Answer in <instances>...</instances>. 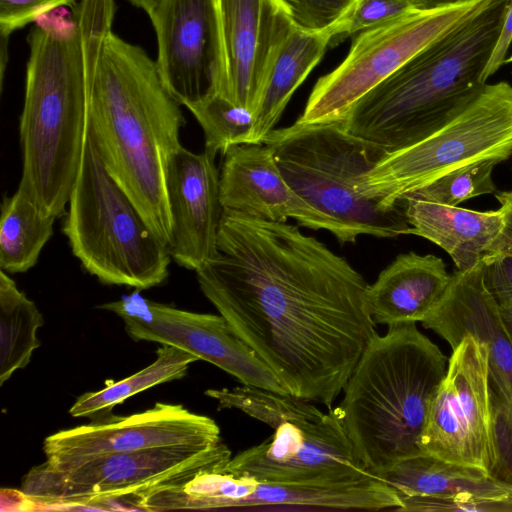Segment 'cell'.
<instances>
[{"mask_svg":"<svg viewBox=\"0 0 512 512\" xmlns=\"http://www.w3.org/2000/svg\"><path fill=\"white\" fill-rule=\"evenodd\" d=\"M198 284L284 390L328 410L377 333L368 283L297 226L223 210Z\"/></svg>","mask_w":512,"mask_h":512,"instance_id":"obj_1","label":"cell"},{"mask_svg":"<svg viewBox=\"0 0 512 512\" xmlns=\"http://www.w3.org/2000/svg\"><path fill=\"white\" fill-rule=\"evenodd\" d=\"M57 10L38 18L27 36L18 185L55 218L64 214L81 165L91 81L117 6L80 0L69 16Z\"/></svg>","mask_w":512,"mask_h":512,"instance_id":"obj_2","label":"cell"},{"mask_svg":"<svg viewBox=\"0 0 512 512\" xmlns=\"http://www.w3.org/2000/svg\"><path fill=\"white\" fill-rule=\"evenodd\" d=\"M184 125L180 104L166 89L156 61L110 32L91 81L88 133L109 174L168 247L166 169L182 146Z\"/></svg>","mask_w":512,"mask_h":512,"instance_id":"obj_3","label":"cell"},{"mask_svg":"<svg viewBox=\"0 0 512 512\" xmlns=\"http://www.w3.org/2000/svg\"><path fill=\"white\" fill-rule=\"evenodd\" d=\"M508 0H492L364 95L343 119L348 132L387 153L439 128L487 84L482 75Z\"/></svg>","mask_w":512,"mask_h":512,"instance_id":"obj_4","label":"cell"},{"mask_svg":"<svg viewBox=\"0 0 512 512\" xmlns=\"http://www.w3.org/2000/svg\"><path fill=\"white\" fill-rule=\"evenodd\" d=\"M447 361L416 323L389 325L371 338L337 407L367 471L378 475L422 453L419 442Z\"/></svg>","mask_w":512,"mask_h":512,"instance_id":"obj_5","label":"cell"},{"mask_svg":"<svg viewBox=\"0 0 512 512\" xmlns=\"http://www.w3.org/2000/svg\"><path fill=\"white\" fill-rule=\"evenodd\" d=\"M291 188L334 225L341 243L360 235L395 238L410 228L402 203L384 209L360 188L364 177L387 154L348 132L343 120L294 124L274 129L263 141Z\"/></svg>","mask_w":512,"mask_h":512,"instance_id":"obj_6","label":"cell"},{"mask_svg":"<svg viewBox=\"0 0 512 512\" xmlns=\"http://www.w3.org/2000/svg\"><path fill=\"white\" fill-rule=\"evenodd\" d=\"M62 231L83 268L106 285L137 290L169 275V248L104 166L87 131Z\"/></svg>","mask_w":512,"mask_h":512,"instance_id":"obj_7","label":"cell"},{"mask_svg":"<svg viewBox=\"0 0 512 512\" xmlns=\"http://www.w3.org/2000/svg\"><path fill=\"white\" fill-rule=\"evenodd\" d=\"M512 156V86L486 84L460 111L420 141L387 153L360 188L384 209L442 175L477 161Z\"/></svg>","mask_w":512,"mask_h":512,"instance_id":"obj_8","label":"cell"},{"mask_svg":"<svg viewBox=\"0 0 512 512\" xmlns=\"http://www.w3.org/2000/svg\"><path fill=\"white\" fill-rule=\"evenodd\" d=\"M231 451L212 447H165L112 453L34 466L21 490L37 509L81 507L124 501L152 490L182 484L195 475L224 467Z\"/></svg>","mask_w":512,"mask_h":512,"instance_id":"obj_9","label":"cell"},{"mask_svg":"<svg viewBox=\"0 0 512 512\" xmlns=\"http://www.w3.org/2000/svg\"><path fill=\"white\" fill-rule=\"evenodd\" d=\"M492 0L415 8L356 34L346 58L313 87L297 121L343 120L352 107L428 44L459 26Z\"/></svg>","mask_w":512,"mask_h":512,"instance_id":"obj_10","label":"cell"},{"mask_svg":"<svg viewBox=\"0 0 512 512\" xmlns=\"http://www.w3.org/2000/svg\"><path fill=\"white\" fill-rule=\"evenodd\" d=\"M273 435L231 457L225 470L271 484L331 486L371 475L358 460L338 408L324 413L293 396Z\"/></svg>","mask_w":512,"mask_h":512,"instance_id":"obj_11","label":"cell"},{"mask_svg":"<svg viewBox=\"0 0 512 512\" xmlns=\"http://www.w3.org/2000/svg\"><path fill=\"white\" fill-rule=\"evenodd\" d=\"M419 447L491 475L496 464L494 389L487 348L465 337L452 349Z\"/></svg>","mask_w":512,"mask_h":512,"instance_id":"obj_12","label":"cell"},{"mask_svg":"<svg viewBox=\"0 0 512 512\" xmlns=\"http://www.w3.org/2000/svg\"><path fill=\"white\" fill-rule=\"evenodd\" d=\"M119 316L134 341L179 347L216 365L243 385L287 393L268 366L222 315L197 313L155 302L140 290L98 306Z\"/></svg>","mask_w":512,"mask_h":512,"instance_id":"obj_13","label":"cell"},{"mask_svg":"<svg viewBox=\"0 0 512 512\" xmlns=\"http://www.w3.org/2000/svg\"><path fill=\"white\" fill-rule=\"evenodd\" d=\"M156 64L171 96L185 107L219 94L223 52L217 0H153Z\"/></svg>","mask_w":512,"mask_h":512,"instance_id":"obj_14","label":"cell"},{"mask_svg":"<svg viewBox=\"0 0 512 512\" xmlns=\"http://www.w3.org/2000/svg\"><path fill=\"white\" fill-rule=\"evenodd\" d=\"M225 467V466H224ZM222 468L201 472L177 490L180 509L300 507L331 510H397L401 500L388 483L371 474L331 486H293L260 482Z\"/></svg>","mask_w":512,"mask_h":512,"instance_id":"obj_15","label":"cell"},{"mask_svg":"<svg viewBox=\"0 0 512 512\" xmlns=\"http://www.w3.org/2000/svg\"><path fill=\"white\" fill-rule=\"evenodd\" d=\"M221 441L220 428L213 419L180 404L158 402L140 413L108 414L58 431L45 438L43 450L46 460L58 463L155 448L212 447Z\"/></svg>","mask_w":512,"mask_h":512,"instance_id":"obj_16","label":"cell"},{"mask_svg":"<svg viewBox=\"0 0 512 512\" xmlns=\"http://www.w3.org/2000/svg\"><path fill=\"white\" fill-rule=\"evenodd\" d=\"M223 79L219 94L255 113L273 61L291 31L279 0H217Z\"/></svg>","mask_w":512,"mask_h":512,"instance_id":"obj_17","label":"cell"},{"mask_svg":"<svg viewBox=\"0 0 512 512\" xmlns=\"http://www.w3.org/2000/svg\"><path fill=\"white\" fill-rule=\"evenodd\" d=\"M166 194L171 220L168 247L171 258L179 266L197 271L218 254L223 207L215 156L181 146L167 165Z\"/></svg>","mask_w":512,"mask_h":512,"instance_id":"obj_18","label":"cell"},{"mask_svg":"<svg viewBox=\"0 0 512 512\" xmlns=\"http://www.w3.org/2000/svg\"><path fill=\"white\" fill-rule=\"evenodd\" d=\"M421 323L452 349L468 336L483 344L493 389L512 409V342L500 306L485 284L483 258L475 267L451 275L442 298Z\"/></svg>","mask_w":512,"mask_h":512,"instance_id":"obj_19","label":"cell"},{"mask_svg":"<svg viewBox=\"0 0 512 512\" xmlns=\"http://www.w3.org/2000/svg\"><path fill=\"white\" fill-rule=\"evenodd\" d=\"M223 156L220 171L223 210L274 222L293 218L302 226L333 234V223L285 180L270 147L239 144L230 147Z\"/></svg>","mask_w":512,"mask_h":512,"instance_id":"obj_20","label":"cell"},{"mask_svg":"<svg viewBox=\"0 0 512 512\" xmlns=\"http://www.w3.org/2000/svg\"><path fill=\"white\" fill-rule=\"evenodd\" d=\"M451 281L444 261L432 254H399L367 286V310L375 324L422 322Z\"/></svg>","mask_w":512,"mask_h":512,"instance_id":"obj_21","label":"cell"},{"mask_svg":"<svg viewBox=\"0 0 512 512\" xmlns=\"http://www.w3.org/2000/svg\"><path fill=\"white\" fill-rule=\"evenodd\" d=\"M408 234L429 240L442 248L458 271L475 267L503 226V213L476 211L417 200L403 199Z\"/></svg>","mask_w":512,"mask_h":512,"instance_id":"obj_22","label":"cell"},{"mask_svg":"<svg viewBox=\"0 0 512 512\" xmlns=\"http://www.w3.org/2000/svg\"><path fill=\"white\" fill-rule=\"evenodd\" d=\"M329 41L327 31L310 32L297 27L291 31L273 61L254 113L252 144H263L274 130L294 92L323 57Z\"/></svg>","mask_w":512,"mask_h":512,"instance_id":"obj_23","label":"cell"},{"mask_svg":"<svg viewBox=\"0 0 512 512\" xmlns=\"http://www.w3.org/2000/svg\"><path fill=\"white\" fill-rule=\"evenodd\" d=\"M376 476L392 486L399 497L512 493V486L496 480L480 468L453 463L427 453L403 459Z\"/></svg>","mask_w":512,"mask_h":512,"instance_id":"obj_24","label":"cell"},{"mask_svg":"<svg viewBox=\"0 0 512 512\" xmlns=\"http://www.w3.org/2000/svg\"><path fill=\"white\" fill-rule=\"evenodd\" d=\"M56 219L19 187L5 196L0 219L1 270L15 274L33 268L53 235Z\"/></svg>","mask_w":512,"mask_h":512,"instance_id":"obj_25","label":"cell"},{"mask_svg":"<svg viewBox=\"0 0 512 512\" xmlns=\"http://www.w3.org/2000/svg\"><path fill=\"white\" fill-rule=\"evenodd\" d=\"M44 324L36 304L16 282L0 271V385L25 368L40 346L37 332Z\"/></svg>","mask_w":512,"mask_h":512,"instance_id":"obj_26","label":"cell"},{"mask_svg":"<svg viewBox=\"0 0 512 512\" xmlns=\"http://www.w3.org/2000/svg\"><path fill=\"white\" fill-rule=\"evenodd\" d=\"M195 355L171 345H161L153 363L137 373L103 389L79 396L69 413L74 418L94 419L110 414L111 410L128 398L159 384L184 377L188 367L198 361Z\"/></svg>","mask_w":512,"mask_h":512,"instance_id":"obj_27","label":"cell"},{"mask_svg":"<svg viewBox=\"0 0 512 512\" xmlns=\"http://www.w3.org/2000/svg\"><path fill=\"white\" fill-rule=\"evenodd\" d=\"M186 108L202 128L204 151L209 154L225 155L234 145L252 144L255 117L250 110L234 104L220 94Z\"/></svg>","mask_w":512,"mask_h":512,"instance_id":"obj_28","label":"cell"},{"mask_svg":"<svg viewBox=\"0 0 512 512\" xmlns=\"http://www.w3.org/2000/svg\"><path fill=\"white\" fill-rule=\"evenodd\" d=\"M499 163L497 160L489 159L461 166L433 182L409 192L404 197L436 204L458 206V204L471 198L495 194L497 187L493 181L492 173Z\"/></svg>","mask_w":512,"mask_h":512,"instance_id":"obj_29","label":"cell"},{"mask_svg":"<svg viewBox=\"0 0 512 512\" xmlns=\"http://www.w3.org/2000/svg\"><path fill=\"white\" fill-rule=\"evenodd\" d=\"M415 8H426L423 0H355L327 32L329 46L363 30L393 20Z\"/></svg>","mask_w":512,"mask_h":512,"instance_id":"obj_30","label":"cell"},{"mask_svg":"<svg viewBox=\"0 0 512 512\" xmlns=\"http://www.w3.org/2000/svg\"><path fill=\"white\" fill-rule=\"evenodd\" d=\"M399 512H512V493L502 495L459 493L447 496L400 497Z\"/></svg>","mask_w":512,"mask_h":512,"instance_id":"obj_31","label":"cell"},{"mask_svg":"<svg viewBox=\"0 0 512 512\" xmlns=\"http://www.w3.org/2000/svg\"><path fill=\"white\" fill-rule=\"evenodd\" d=\"M288 11L295 27L323 32L330 29L355 0H279Z\"/></svg>","mask_w":512,"mask_h":512,"instance_id":"obj_32","label":"cell"},{"mask_svg":"<svg viewBox=\"0 0 512 512\" xmlns=\"http://www.w3.org/2000/svg\"><path fill=\"white\" fill-rule=\"evenodd\" d=\"M76 5V0H0L1 39L9 40L16 30L44 14L64 7L73 9Z\"/></svg>","mask_w":512,"mask_h":512,"instance_id":"obj_33","label":"cell"},{"mask_svg":"<svg viewBox=\"0 0 512 512\" xmlns=\"http://www.w3.org/2000/svg\"><path fill=\"white\" fill-rule=\"evenodd\" d=\"M485 284L500 306H512V256L484 255Z\"/></svg>","mask_w":512,"mask_h":512,"instance_id":"obj_34","label":"cell"},{"mask_svg":"<svg viewBox=\"0 0 512 512\" xmlns=\"http://www.w3.org/2000/svg\"><path fill=\"white\" fill-rule=\"evenodd\" d=\"M494 195L503 213V226L484 255L512 256V190L497 191Z\"/></svg>","mask_w":512,"mask_h":512,"instance_id":"obj_35","label":"cell"},{"mask_svg":"<svg viewBox=\"0 0 512 512\" xmlns=\"http://www.w3.org/2000/svg\"><path fill=\"white\" fill-rule=\"evenodd\" d=\"M512 42V0H508L501 30L483 71L482 79L487 83L489 77L495 74L504 64L507 51Z\"/></svg>","mask_w":512,"mask_h":512,"instance_id":"obj_36","label":"cell"},{"mask_svg":"<svg viewBox=\"0 0 512 512\" xmlns=\"http://www.w3.org/2000/svg\"><path fill=\"white\" fill-rule=\"evenodd\" d=\"M1 511H29L36 510V503L21 489L2 488L0 492Z\"/></svg>","mask_w":512,"mask_h":512,"instance_id":"obj_37","label":"cell"},{"mask_svg":"<svg viewBox=\"0 0 512 512\" xmlns=\"http://www.w3.org/2000/svg\"><path fill=\"white\" fill-rule=\"evenodd\" d=\"M500 310L506 331L512 342V306H500Z\"/></svg>","mask_w":512,"mask_h":512,"instance_id":"obj_38","label":"cell"},{"mask_svg":"<svg viewBox=\"0 0 512 512\" xmlns=\"http://www.w3.org/2000/svg\"><path fill=\"white\" fill-rule=\"evenodd\" d=\"M423 1H424L426 8H432V7L453 4V3H458V2L468 1V0H423Z\"/></svg>","mask_w":512,"mask_h":512,"instance_id":"obj_39","label":"cell"},{"mask_svg":"<svg viewBox=\"0 0 512 512\" xmlns=\"http://www.w3.org/2000/svg\"><path fill=\"white\" fill-rule=\"evenodd\" d=\"M134 6L143 9L145 12L149 9L153 0H128Z\"/></svg>","mask_w":512,"mask_h":512,"instance_id":"obj_40","label":"cell"},{"mask_svg":"<svg viewBox=\"0 0 512 512\" xmlns=\"http://www.w3.org/2000/svg\"><path fill=\"white\" fill-rule=\"evenodd\" d=\"M512 63V55L505 59L504 64Z\"/></svg>","mask_w":512,"mask_h":512,"instance_id":"obj_41","label":"cell"}]
</instances>
